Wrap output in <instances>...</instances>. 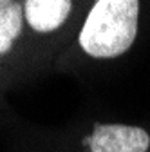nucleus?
I'll list each match as a JSON object with an SVG mask.
<instances>
[{
  "label": "nucleus",
  "mask_w": 150,
  "mask_h": 152,
  "mask_svg": "<svg viewBox=\"0 0 150 152\" xmlns=\"http://www.w3.org/2000/svg\"><path fill=\"white\" fill-rule=\"evenodd\" d=\"M22 31V6L18 2L0 0V54L11 49Z\"/></svg>",
  "instance_id": "nucleus-4"
},
{
  "label": "nucleus",
  "mask_w": 150,
  "mask_h": 152,
  "mask_svg": "<svg viewBox=\"0 0 150 152\" xmlns=\"http://www.w3.org/2000/svg\"><path fill=\"white\" fill-rule=\"evenodd\" d=\"M138 0H100L92 6L80 33L82 49L94 58H116L138 34Z\"/></svg>",
  "instance_id": "nucleus-1"
},
{
  "label": "nucleus",
  "mask_w": 150,
  "mask_h": 152,
  "mask_svg": "<svg viewBox=\"0 0 150 152\" xmlns=\"http://www.w3.org/2000/svg\"><path fill=\"white\" fill-rule=\"evenodd\" d=\"M72 4L69 0H27L24 15L27 24L38 33L56 31L69 16Z\"/></svg>",
  "instance_id": "nucleus-3"
},
{
  "label": "nucleus",
  "mask_w": 150,
  "mask_h": 152,
  "mask_svg": "<svg viewBox=\"0 0 150 152\" xmlns=\"http://www.w3.org/2000/svg\"><path fill=\"white\" fill-rule=\"evenodd\" d=\"M150 145L148 132L128 125H94L90 136V152H146Z\"/></svg>",
  "instance_id": "nucleus-2"
}]
</instances>
